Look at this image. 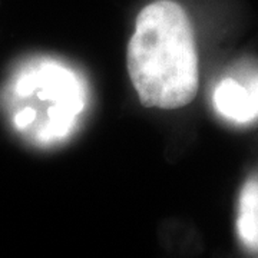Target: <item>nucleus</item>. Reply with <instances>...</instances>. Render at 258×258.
I'll return each instance as SVG.
<instances>
[{
    "label": "nucleus",
    "mask_w": 258,
    "mask_h": 258,
    "mask_svg": "<svg viewBox=\"0 0 258 258\" xmlns=\"http://www.w3.org/2000/svg\"><path fill=\"white\" fill-rule=\"evenodd\" d=\"M126 66L139 102L147 108L178 109L200 85L192 25L174 0H155L139 12L126 50Z\"/></svg>",
    "instance_id": "obj_1"
},
{
    "label": "nucleus",
    "mask_w": 258,
    "mask_h": 258,
    "mask_svg": "<svg viewBox=\"0 0 258 258\" xmlns=\"http://www.w3.org/2000/svg\"><path fill=\"white\" fill-rule=\"evenodd\" d=\"M217 113L235 125H248L258 119V64L238 62L212 92Z\"/></svg>",
    "instance_id": "obj_3"
},
{
    "label": "nucleus",
    "mask_w": 258,
    "mask_h": 258,
    "mask_svg": "<svg viewBox=\"0 0 258 258\" xmlns=\"http://www.w3.org/2000/svg\"><path fill=\"white\" fill-rule=\"evenodd\" d=\"M237 231L241 242L251 251L258 252V175L249 176L242 186Z\"/></svg>",
    "instance_id": "obj_4"
},
{
    "label": "nucleus",
    "mask_w": 258,
    "mask_h": 258,
    "mask_svg": "<svg viewBox=\"0 0 258 258\" xmlns=\"http://www.w3.org/2000/svg\"><path fill=\"white\" fill-rule=\"evenodd\" d=\"M15 92L39 102L18 109L13 122L20 131L32 132L40 144H55L71 137L89 102V89L82 74L52 59L26 68L18 78Z\"/></svg>",
    "instance_id": "obj_2"
}]
</instances>
